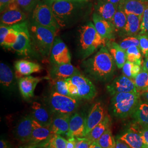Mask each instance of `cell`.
Segmentation results:
<instances>
[{
	"label": "cell",
	"instance_id": "obj_1",
	"mask_svg": "<svg viewBox=\"0 0 148 148\" xmlns=\"http://www.w3.org/2000/svg\"><path fill=\"white\" fill-rule=\"evenodd\" d=\"M85 73L98 82L110 81L115 71L116 63L106 46L83 62Z\"/></svg>",
	"mask_w": 148,
	"mask_h": 148
},
{
	"label": "cell",
	"instance_id": "obj_2",
	"mask_svg": "<svg viewBox=\"0 0 148 148\" xmlns=\"http://www.w3.org/2000/svg\"><path fill=\"white\" fill-rule=\"evenodd\" d=\"M79 32V46L83 58H87L98 49L106 46L107 40L98 32L92 22L81 27Z\"/></svg>",
	"mask_w": 148,
	"mask_h": 148
},
{
	"label": "cell",
	"instance_id": "obj_3",
	"mask_svg": "<svg viewBox=\"0 0 148 148\" xmlns=\"http://www.w3.org/2000/svg\"><path fill=\"white\" fill-rule=\"evenodd\" d=\"M140 99L138 92L120 93L113 95L110 102L112 115L119 119L132 115Z\"/></svg>",
	"mask_w": 148,
	"mask_h": 148
},
{
	"label": "cell",
	"instance_id": "obj_4",
	"mask_svg": "<svg viewBox=\"0 0 148 148\" xmlns=\"http://www.w3.org/2000/svg\"><path fill=\"white\" fill-rule=\"evenodd\" d=\"M67 89L71 97L76 99L92 100L97 95L95 86L80 73L65 79Z\"/></svg>",
	"mask_w": 148,
	"mask_h": 148
},
{
	"label": "cell",
	"instance_id": "obj_5",
	"mask_svg": "<svg viewBox=\"0 0 148 148\" xmlns=\"http://www.w3.org/2000/svg\"><path fill=\"white\" fill-rule=\"evenodd\" d=\"M57 31L43 27L32 21L30 25V36L35 46L41 55L47 57L51 52Z\"/></svg>",
	"mask_w": 148,
	"mask_h": 148
},
{
	"label": "cell",
	"instance_id": "obj_6",
	"mask_svg": "<svg viewBox=\"0 0 148 148\" xmlns=\"http://www.w3.org/2000/svg\"><path fill=\"white\" fill-rule=\"evenodd\" d=\"M79 100L53 91L48 98V103L50 111L54 114L72 115L79 108Z\"/></svg>",
	"mask_w": 148,
	"mask_h": 148
},
{
	"label": "cell",
	"instance_id": "obj_7",
	"mask_svg": "<svg viewBox=\"0 0 148 148\" xmlns=\"http://www.w3.org/2000/svg\"><path fill=\"white\" fill-rule=\"evenodd\" d=\"M79 3H81L55 1L48 5L50 6L59 26L60 27H64L68 26L72 20Z\"/></svg>",
	"mask_w": 148,
	"mask_h": 148
},
{
	"label": "cell",
	"instance_id": "obj_8",
	"mask_svg": "<svg viewBox=\"0 0 148 148\" xmlns=\"http://www.w3.org/2000/svg\"><path fill=\"white\" fill-rule=\"evenodd\" d=\"M32 21L43 27H47L57 31L60 28L49 5L39 2L33 10Z\"/></svg>",
	"mask_w": 148,
	"mask_h": 148
},
{
	"label": "cell",
	"instance_id": "obj_9",
	"mask_svg": "<svg viewBox=\"0 0 148 148\" xmlns=\"http://www.w3.org/2000/svg\"><path fill=\"white\" fill-rule=\"evenodd\" d=\"M19 32L16 41L11 48L20 56H28L32 52L31 36L27 21L18 24Z\"/></svg>",
	"mask_w": 148,
	"mask_h": 148
},
{
	"label": "cell",
	"instance_id": "obj_10",
	"mask_svg": "<svg viewBox=\"0 0 148 148\" xmlns=\"http://www.w3.org/2000/svg\"><path fill=\"white\" fill-rule=\"evenodd\" d=\"M26 19V14L15 2H12L5 10L1 12V24L12 26L25 21Z\"/></svg>",
	"mask_w": 148,
	"mask_h": 148
},
{
	"label": "cell",
	"instance_id": "obj_11",
	"mask_svg": "<svg viewBox=\"0 0 148 148\" xmlns=\"http://www.w3.org/2000/svg\"><path fill=\"white\" fill-rule=\"evenodd\" d=\"M106 89L112 96L120 93L138 92L133 79L127 77L124 75H120L113 79L111 83L107 86Z\"/></svg>",
	"mask_w": 148,
	"mask_h": 148
},
{
	"label": "cell",
	"instance_id": "obj_12",
	"mask_svg": "<svg viewBox=\"0 0 148 148\" xmlns=\"http://www.w3.org/2000/svg\"><path fill=\"white\" fill-rule=\"evenodd\" d=\"M51 61L53 64L71 63V56L65 43L59 37H56L51 52Z\"/></svg>",
	"mask_w": 148,
	"mask_h": 148
},
{
	"label": "cell",
	"instance_id": "obj_13",
	"mask_svg": "<svg viewBox=\"0 0 148 148\" xmlns=\"http://www.w3.org/2000/svg\"><path fill=\"white\" fill-rule=\"evenodd\" d=\"M53 135L49 127L43 126L33 119L32 132L31 139L29 142V144L40 147Z\"/></svg>",
	"mask_w": 148,
	"mask_h": 148
},
{
	"label": "cell",
	"instance_id": "obj_14",
	"mask_svg": "<svg viewBox=\"0 0 148 148\" xmlns=\"http://www.w3.org/2000/svg\"><path fill=\"white\" fill-rule=\"evenodd\" d=\"M92 19L95 29L102 37L107 41H112L115 37V29L111 21H108L95 12Z\"/></svg>",
	"mask_w": 148,
	"mask_h": 148
},
{
	"label": "cell",
	"instance_id": "obj_15",
	"mask_svg": "<svg viewBox=\"0 0 148 148\" xmlns=\"http://www.w3.org/2000/svg\"><path fill=\"white\" fill-rule=\"evenodd\" d=\"M32 120V115H27L23 117L16 126L14 135L16 138L21 142L29 143L31 139Z\"/></svg>",
	"mask_w": 148,
	"mask_h": 148
},
{
	"label": "cell",
	"instance_id": "obj_16",
	"mask_svg": "<svg viewBox=\"0 0 148 148\" xmlns=\"http://www.w3.org/2000/svg\"><path fill=\"white\" fill-rule=\"evenodd\" d=\"M106 115L105 110L102 104L100 102L95 103L91 107L86 119L85 136L103 120Z\"/></svg>",
	"mask_w": 148,
	"mask_h": 148
},
{
	"label": "cell",
	"instance_id": "obj_17",
	"mask_svg": "<svg viewBox=\"0 0 148 148\" xmlns=\"http://www.w3.org/2000/svg\"><path fill=\"white\" fill-rule=\"evenodd\" d=\"M86 119L82 114L75 112L70 119L68 137H85Z\"/></svg>",
	"mask_w": 148,
	"mask_h": 148
},
{
	"label": "cell",
	"instance_id": "obj_18",
	"mask_svg": "<svg viewBox=\"0 0 148 148\" xmlns=\"http://www.w3.org/2000/svg\"><path fill=\"white\" fill-rule=\"evenodd\" d=\"M79 73L78 69L71 63L53 64L49 74L52 79H66Z\"/></svg>",
	"mask_w": 148,
	"mask_h": 148
},
{
	"label": "cell",
	"instance_id": "obj_19",
	"mask_svg": "<svg viewBox=\"0 0 148 148\" xmlns=\"http://www.w3.org/2000/svg\"><path fill=\"white\" fill-rule=\"evenodd\" d=\"M18 24L12 26H6L1 24L0 43L1 46L12 48L16 43L18 36Z\"/></svg>",
	"mask_w": 148,
	"mask_h": 148
},
{
	"label": "cell",
	"instance_id": "obj_20",
	"mask_svg": "<svg viewBox=\"0 0 148 148\" xmlns=\"http://www.w3.org/2000/svg\"><path fill=\"white\" fill-rule=\"evenodd\" d=\"M42 79L41 78L32 76L20 78L18 86L22 97L25 99H29L33 97L36 86Z\"/></svg>",
	"mask_w": 148,
	"mask_h": 148
},
{
	"label": "cell",
	"instance_id": "obj_21",
	"mask_svg": "<svg viewBox=\"0 0 148 148\" xmlns=\"http://www.w3.org/2000/svg\"><path fill=\"white\" fill-rule=\"evenodd\" d=\"M32 118L41 125L50 127L52 121V117L50 112L42 104L34 101L32 103Z\"/></svg>",
	"mask_w": 148,
	"mask_h": 148
},
{
	"label": "cell",
	"instance_id": "obj_22",
	"mask_svg": "<svg viewBox=\"0 0 148 148\" xmlns=\"http://www.w3.org/2000/svg\"><path fill=\"white\" fill-rule=\"evenodd\" d=\"M71 115L70 114H54L49 127L53 135H62L68 133Z\"/></svg>",
	"mask_w": 148,
	"mask_h": 148
},
{
	"label": "cell",
	"instance_id": "obj_23",
	"mask_svg": "<svg viewBox=\"0 0 148 148\" xmlns=\"http://www.w3.org/2000/svg\"><path fill=\"white\" fill-rule=\"evenodd\" d=\"M119 139L126 143L131 148H144L140 130L135 127L130 128L126 132L120 136Z\"/></svg>",
	"mask_w": 148,
	"mask_h": 148
},
{
	"label": "cell",
	"instance_id": "obj_24",
	"mask_svg": "<svg viewBox=\"0 0 148 148\" xmlns=\"http://www.w3.org/2000/svg\"><path fill=\"white\" fill-rule=\"evenodd\" d=\"M147 3L140 0H123L118 7L126 14H132L143 16Z\"/></svg>",
	"mask_w": 148,
	"mask_h": 148
},
{
	"label": "cell",
	"instance_id": "obj_25",
	"mask_svg": "<svg viewBox=\"0 0 148 148\" xmlns=\"http://www.w3.org/2000/svg\"><path fill=\"white\" fill-rule=\"evenodd\" d=\"M0 84L4 90L11 92L15 88L14 74L11 68L5 63L0 64Z\"/></svg>",
	"mask_w": 148,
	"mask_h": 148
},
{
	"label": "cell",
	"instance_id": "obj_26",
	"mask_svg": "<svg viewBox=\"0 0 148 148\" xmlns=\"http://www.w3.org/2000/svg\"><path fill=\"white\" fill-rule=\"evenodd\" d=\"M106 47L111 54L118 69H122L127 61L126 52L122 48L119 43L112 41H108Z\"/></svg>",
	"mask_w": 148,
	"mask_h": 148
},
{
	"label": "cell",
	"instance_id": "obj_27",
	"mask_svg": "<svg viewBox=\"0 0 148 148\" xmlns=\"http://www.w3.org/2000/svg\"><path fill=\"white\" fill-rule=\"evenodd\" d=\"M95 12L108 21H111L118 8V5H114L105 0H98L95 3Z\"/></svg>",
	"mask_w": 148,
	"mask_h": 148
},
{
	"label": "cell",
	"instance_id": "obj_28",
	"mask_svg": "<svg viewBox=\"0 0 148 148\" xmlns=\"http://www.w3.org/2000/svg\"><path fill=\"white\" fill-rule=\"evenodd\" d=\"M127 24L121 36H131L138 35L140 31L142 16L135 14H127Z\"/></svg>",
	"mask_w": 148,
	"mask_h": 148
},
{
	"label": "cell",
	"instance_id": "obj_29",
	"mask_svg": "<svg viewBox=\"0 0 148 148\" xmlns=\"http://www.w3.org/2000/svg\"><path fill=\"white\" fill-rule=\"evenodd\" d=\"M132 116L141 128L148 127V103L140 99Z\"/></svg>",
	"mask_w": 148,
	"mask_h": 148
},
{
	"label": "cell",
	"instance_id": "obj_30",
	"mask_svg": "<svg viewBox=\"0 0 148 148\" xmlns=\"http://www.w3.org/2000/svg\"><path fill=\"white\" fill-rule=\"evenodd\" d=\"M15 68L18 73L24 76L40 72L42 67L40 64L25 60H20L15 62Z\"/></svg>",
	"mask_w": 148,
	"mask_h": 148
},
{
	"label": "cell",
	"instance_id": "obj_31",
	"mask_svg": "<svg viewBox=\"0 0 148 148\" xmlns=\"http://www.w3.org/2000/svg\"><path fill=\"white\" fill-rule=\"evenodd\" d=\"M111 121L109 115H106V116L101 121L94 127L85 137L89 139L90 141H98L101 136L110 127Z\"/></svg>",
	"mask_w": 148,
	"mask_h": 148
},
{
	"label": "cell",
	"instance_id": "obj_32",
	"mask_svg": "<svg viewBox=\"0 0 148 148\" xmlns=\"http://www.w3.org/2000/svg\"><path fill=\"white\" fill-rule=\"evenodd\" d=\"M127 14L118 7L117 10L111 22L114 26L116 33H117L120 36L127 24Z\"/></svg>",
	"mask_w": 148,
	"mask_h": 148
},
{
	"label": "cell",
	"instance_id": "obj_33",
	"mask_svg": "<svg viewBox=\"0 0 148 148\" xmlns=\"http://www.w3.org/2000/svg\"><path fill=\"white\" fill-rule=\"evenodd\" d=\"M66 142L65 138L59 134H54L46 142L40 147L46 148H66ZM38 147V148H40Z\"/></svg>",
	"mask_w": 148,
	"mask_h": 148
},
{
	"label": "cell",
	"instance_id": "obj_34",
	"mask_svg": "<svg viewBox=\"0 0 148 148\" xmlns=\"http://www.w3.org/2000/svg\"><path fill=\"white\" fill-rule=\"evenodd\" d=\"M139 93L148 88V71L142 68L139 73L133 79Z\"/></svg>",
	"mask_w": 148,
	"mask_h": 148
},
{
	"label": "cell",
	"instance_id": "obj_35",
	"mask_svg": "<svg viewBox=\"0 0 148 148\" xmlns=\"http://www.w3.org/2000/svg\"><path fill=\"white\" fill-rule=\"evenodd\" d=\"M122 69L123 75L131 79H134L140 71L142 67L141 65L127 60Z\"/></svg>",
	"mask_w": 148,
	"mask_h": 148
},
{
	"label": "cell",
	"instance_id": "obj_36",
	"mask_svg": "<svg viewBox=\"0 0 148 148\" xmlns=\"http://www.w3.org/2000/svg\"><path fill=\"white\" fill-rule=\"evenodd\" d=\"M102 148H115L116 140L109 128L97 141Z\"/></svg>",
	"mask_w": 148,
	"mask_h": 148
},
{
	"label": "cell",
	"instance_id": "obj_37",
	"mask_svg": "<svg viewBox=\"0 0 148 148\" xmlns=\"http://www.w3.org/2000/svg\"><path fill=\"white\" fill-rule=\"evenodd\" d=\"M127 60L142 66V52L138 46H132L126 50Z\"/></svg>",
	"mask_w": 148,
	"mask_h": 148
},
{
	"label": "cell",
	"instance_id": "obj_38",
	"mask_svg": "<svg viewBox=\"0 0 148 148\" xmlns=\"http://www.w3.org/2000/svg\"><path fill=\"white\" fill-rule=\"evenodd\" d=\"M54 90L60 95L71 97L67 89L65 79H52Z\"/></svg>",
	"mask_w": 148,
	"mask_h": 148
},
{
	"label": "cell",
	"instance_id": "obj_39",
	"mask_svg": "<svg viewBox=\"0 0 148 148\" xmlns=\"http://www.w3.org/2000/svg\"><path fill=\"white\" fill-rule=\"evenodd\" d=\"M119 44L120 47L125 51H126L128 48L132 46L139 47V40L138 38V35L136 36H127L121 40Z\"/></svg>",
	"mask_w": 148,
	"mask_h": 148
},
{
	"label": "cell",
	"instance_id": "obj_40",
	"mask_svg": "<svg viewBox=\"0 0 148 148\" xmlns=\"http://www.w3.org/2000/svg\"><path fill=\"white\" fill-rule=\"evenodd\" d=\"M38 0H13L18 7L24 11L31 12L34 10L38 3Z\"/></svg>",
	"mask_w": 148,
	"mask_h": 148
},
{
	"label": "cell",
	"instance_id": "obj_41",
	"mask_svg": "<svg viewBox=\"0 0 148 148\" xmlns=\"http://www.w3.org/2000/svg\"><path fill=\"white\" fill-rule=\"evenodd\" d=\"M139 40V48L142 53L146 58L148 56V35L145 34H138Z\"/></svg>",
	"mask_w": 148,
	"mask_h": 148
},
{
	"label": "cell",
	"instance_id": "obj_42",
	"mask_svg": "<svg viewBox=\"0 0 148 148\" xmlns=\"http://www.w3.org/2000/svg\"><path fill=\"white\" fill-rule=\"evenodd\" d=\"M139 34L148 35V3L143 13L140 25V31Z\"/></svg>",
	"mask_w": 148,
	"mask_h": 148
},
{
	"label": "cell",
	"instance_id": "obj_43",
	"mask_svg": "<svg viewBox=\"0 0 148 148\" xmlns=\"http://www.w3.org/2000/svg\"><path fill=\"white\" fill-rule=\"evenodd\" d=\"M92 142L86 137L76 138L75 148H89Z\"/></svg>",
	"mask_w": 148,
	"mask_h": 148
},
{
	"label": "cell",
	"instance_id": "obj_44",
	"mask_svg": "<svg viewBox=\"0 0 148 148\" xmlns=\"http://www.w3.org/2000/svg\"><path fill=\"white\" fill-rule=\"evenodd\" d=\"M140 131L143 138L144 148H148V127L141 128Z\"/></svg>",
	"mask_w": 148,
	"mask_h": 148
},
{
	"label": "cell",
	"instance_id": "obj_45",
	"mask_svg": "<svg viewBox=\"0 0 148 148\" xmlns=\"http://www.w3.org/2000/svg\"><path fill=\"white\" fill-rule=\"evenodd\" d=\"M13 0H0V10L1 12L5 10L7 7L12 2Z\"/></svg>",
	"mask_w": 148,
	"mask_h": 148
},
{
	"label": "cell",
	"instance_id": "obj_46",
	"mask_svg": "<svg viewBox=\"0 0 148 148\" xmlns=\"http://www.w3.org/2000/svg\"><path fill=\"white\" fill-rule=\"evenodd\" d=\"M76 137H70L66 142V148H75Z\"/></svg>",
	"mask_w": 148,
	"mask_h": 148
},
{
	"label": "cell",
	"instance_id": "obj_47",
	"mask_svg": "<svg viewBox=\"0 0 148 148\" xmlns=\"http://www.w3.org/2000/svg\"><path fill=\"white\" fill-rule=\"evenodd\" d=\"M115 148H131L126 143L122 141L120 139H117L116 141V145Z\"/></svg>",
	"mask_w": 148,
	"mask_h": 148
},
{
	"label": "cell",
	"instance_id": "obj_48",
	"mask_svg": "<svg viewBox=\"0 0 148 148\" xmlns=\"http://www.w3.org/2000/svg\"><path fill=\"white\" fill-rule=\"evenodd\" d=\"M139 93L140 95L141 99L148 103V88L143 90Z\"/></svg>",
	"mask_w": 148,
	"mask_h": 148
},
{
	"label": "cell",
	"instance_id": "obj_49",
	"mask_svg": "<svg viewBox=\"0 0 148 148\" xmlns=\"http://www.w3.org/2000/svg\"><path fill=\"white\" fill-rule=\"evenodd\" d=\"M46 3L49 4L53 1H70V2H78V3H82V2H86L89 1L90 0H43Z\"/></svg>",
	"mask_w": 148,
	"mask_h": 148
},
{
	"label": "cell",
	"instance_id": "obj_50",
	"mask_svg": "<svg viewBox=\"0 0 148 148\" xmlns=\"http://www.w3.org/2000/svg\"><path fill=\"white\" fill-rule=\"evenodd\" d=\"M0 148H11V145L7 141L4 139H1Z\"/></svg>",
	"mask_w": 148,
	"mask_h": 148
},
{
	"label": "cell",
	"instance_id": "obj_51",
	"mask_svg": "<svg viewBox=\"0 0 148 148\" xmlns=\"http://www.w3.org/2000/svg\"><path fill=\"white\" fill-rule=\"evenodd\" d=\"M105 1H107V2H109L110 3H111L114 5H119L123 0H105Z\"/></svg>",
	"mask_w": 148,
	"mask_h": 148
},
{
	"label": "cell",
	"instance_id": "obj_52",
	"mask_svg": "<svg viewBox=\"0 0 148 148\" xmlns=\"http://www.w3.org/2000/svg\"><path fill=\"white\" fill-rule=\"evenodd\" d=\"M142 68L144 69L145 70L148 71V56L145 58V60L143 62Z\"/></svg>",
	"mask_w": 148,
	"mask_h": 148
},
{
	"label": "cell",
	"instance_id": "obj_53",
	"mask_svg": "<svg viewBox=\"0 0 148 148\" xmlns=\"http://www.w3.org/2000/svg\"><path fill=\"white\" fill-rule=\"evenodd\" d=\"M89 148H102L101 147V145L99 144V143H98L97 141L95 142H93L92 144L90 145Z\"/></svg>",
	"mask_w": 148,
	"mask_h": 148
},
{
	"label": "cell",
	"instance_id": "obj_54",
	"mask_svg": "<svg viewBox=\"0 0 148 148\" xmlns=\"http://www.w3.org/2000/svg\"><path fill=\"white\" fill-rule=\"evenodd\" d=\"M19 148H38V147H37L35 145L29 144V145H25L21 146Z\"/></svg>",
	"mask_w": 148,
	"mask_h": 148
},
{
	"label": "cell",
	"instance_id": "obj_55",
	"mask_svg": "<svg viewBox=\"0 0 148 148\" xmlns=\"http://www.w3.org/2000/svg\"><path fill=\"white\" fill-rule=\"evenodd\" d=\"M140 1H142L144 2H146V3H148V0H140Z\"/></svg>",
	"mask_w": 148,
	"mask_h": 148
},
{
	"label": "cell",
	"instance_id": "obj_56",
	"mask_svg": "<svg viewBox=\"0 0 148 148\" xmlns=\"http://www.w3.org/2000/svg\"><path fill=\"white\" fill-rule=\"evenodd\" d=\"M43 148V147H40V148Z\"/></svg>",
	"mask_w": 148,
	"mask_h": 148
}]
</instances>
